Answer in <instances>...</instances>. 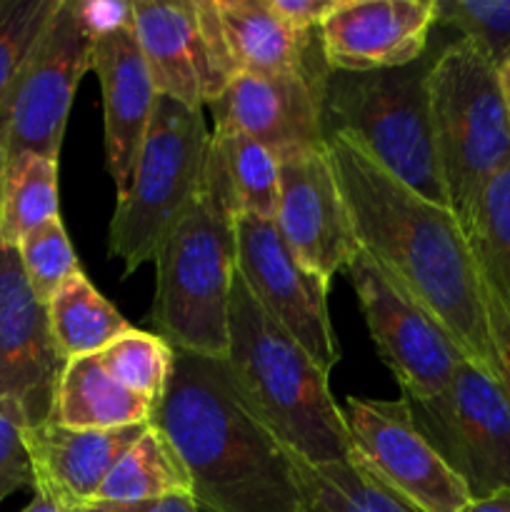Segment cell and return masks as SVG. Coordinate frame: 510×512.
<instances>
[{
  "label": "cell",
  "mask_w": 510,
  "mask_h": 512,
  "mask_svg": "<svg viewBox=\"0 0 510 512\" xmlns=\"http://www.w3.org/2000/svg\"><path fill=\"white\" fill-rule=\"evenodd\" d=\"M325 153L358 248L443 325L465 360L498 378L483 278L453 210L400 183L348 135H328Z\"/></svg>",
  "instance_id": "6da1fadb"
},
{
  "label": "cell",
  "mask_w": 510,
  "mask_h": 512,
  "mask_svg": "<svg viewBox=\"0 0 510 512\" xmlns=\"http://www.w3.org/2000/svg\"><path fill=\"white\" fill-rule=\"evenodd\" d=\"M150 425L183 460L200 510L298 512L293 455L243 403L223 360L175 350Z\"/></svg>",
  "instance_id": "7a4b0ae2"
},
{
  "label": "cell",
  "mask_w": 510,
  "mask_h": 512,
  "mask_svg": "<svg viewBox=\"0 0 510 512\" xmlns=\"http://www.w3.org/2000/svg\"><path fill=\"white\" fill-rule=\"evenodd\" d=\"M223 365L243 403L290 455L308 465L348 463L350 438L330 375L260 308L238 270Z\"/></svg>",
  "instance_id": "3957f363"
},
{
  "label": "cell",
  "mask_w": 510,
  "mask_h": 512,
  "mask_svg": "<svg viewBox=\"0 0 510 512\" xmlns=\"http://www.w3.org/2000/svg\"><path fill=\"white\" fill-rule=\"evenodd\" d=\"M240 210L225 165L210 138L203 185L155 253L150 320L175 350L223 360L235 278Z\"/></svg>",
  "instance_id": "277c9868"
},
{
  "label": "cell",
  "mask_w": 510,
  "mask_h": 512,
  "mask_svg": "<svg viewBox=\"0 0 510 512\" xmlns=\"http://www.w3.org/2000/svg\"><path fill=\"white\" fill-rule=\"evenodd\" d=\"M438 50L428 48L423 58L403 68L328 70L323 80V138L348 135L400 183L433 203L448 205L430 123L428 83Z\"/></svg>",
  "instance_id": "5b68a950"
},
{
  "label": "cell",
  "mask_w": 510,
  "mask_h": 512,
  "mask_svg": "<svg viewBox=\"0 0 510 512\" xmlns=\"http://www.w3.org/2000/svg\"><path fill=\"white\" fill-rule=\"evenodd\" d=\"M428 90L445 198L465 230L490 178L510 168V118L498 63L473 40L455 38L438 50Z\"/></svg>",
  "instance_id": "8992f818"
},
{
  "label": "cell",
  "mask_w": 510,
  "mask_h": 512,
  "mask_svg": "<svg viewBox=\"0 0 510 512\" xmlns=\"http://www.w3.org/2000/svg\"><path fill=\"white\" fill-rule=\"evenodd\" d=\"M208 150L203 108L158 95L135 170L110 220V258L123 260L125 278L155 258L165 235L190 208L203 185Z\"/></svg>",
  "instance_id": "52a82bcc"
},
{
  "label": "cell",
  "mask_w": 510,
  "mask_h": 512,
  "mask_svg": "<svg viewBox=\"0 0 510 512\" xmlns=\"http://www.w3.org/2000/svg\"><path fill=\"white\" fill-rule=\"evenodd\" d=\"M405 403L470 498L510 490V395L500 378L463 358L438 398Z\"/></svg>",
  "instance_id": "ba28073f"
},
{
  "label": "cell",
  "mask_w": 510,
  "mask_h": 512,
  "mask_svg": "<svg viewBox=\"0 0 510 512\" xmlns=\"http://www.w3.org/2000/svg\"><path fill=\"white\" fill-rule=\"evenodd\" d=\"M93 45L75 10V0H60L5 98L0 100V133L5 155H60L75 90L93 70Z\"/></svg>",
  "instance_id": "9c48e42d"
},
{
  "label": "cell",
  "mask_w": 510,
  "mask_h": 512,
  "mask_svg": "<svg viewBox=\"0 0 510 512\" xmlns=\"http://www.w3.org/2000/svg\"><path fill=\"white\" fill-rule=\"evenodd\" d=\"M343 423L350 460L423 512H463L473 503L463 480L415 425L410 405L348 395Z\"/></svg>",
  "instance_id": "30bf717a"
},
{
  "label": "cell",
  "mask_w": 510,
  "mask_h": 512,
  "mask_svg": "<svg viewBox=\"0 0 510 512\" xmlns=\"http://www.w3.org/2000/svg\"><path fill=\"white\" fill-rule=\"evenodd\" d=\"M380 360L408 400H433L453 380L463 353L443 325L403 293L363 250L345 268Z\"/></svg>",
  "instance_id": "8fae6325"
},
{
  "label": "cell",
  "mask_w": 510,
  "mask_h": 512,
  "mask_svg": "<svg viewBox=\"0 0 510 512\" xmlns=\"http://www.w3.org/2000/svg\"><path fill=\"white\" fill-rule=\"evenodd\" d=\"M235 270L260 308L330 375L340 360V345L328 313L330 283L305 268L285 245L275 220L240 215L235 225Z\"/></svg>",
  "instance_id": "7c38bea8"
},
{
  "label": "cell",
  "mask_w": 510,
  "mask_h": 512,
  "mask_svg": "<svg viewBox=\"0 0 510 512\" xmlns=\"http://www.w3.org/2000/svg\"><path fill=\"white\" fill-rule=\"evenodd\" d=\"M63 368L48 305L30 290L18 248L0 243V400L18 405L28 428L48 423Z\"/></svg>",
  "instance_id": "4fadbf2b"
},
{
  "label": "cell",
  "mask_w": 510,
  "mask_h": 512,
  "mask_svg": "<svg viewBox=\"0 0 510 512\" xmlns=\"http://www.w3.org/2000/svg\"><path fill=\"white\" fill-rule=\"evenodd\" d=\"M285 245L320 278L330 280L358 253L348 208L323 148L280 158V200L275 215Z\"/></svg>",
  "instance_id": "5bb4252c"
},
{
  "label": "cell",
  "mask_w": 510,
  "mask_h": 512,
  "mask_svg": "<svg viewBox=\"0 0 510 512\" xmlns=\"http://www.w3.org/2000/svg\"><path fill=\"white\" fill-rule=\"evenodd\" d=\"M438 0H338L318 28L330 70L373 73L423 58Z\"/></svg>",
  "instance_id": "9a60e30c"
},
{
  "label": "cell",
  "mask_w": 510,
  "mask_h": 512,
  "mask_svg": "<svg viewBox=\"0 0 510 512\" xmlns=\"http://www.w3.org/2000/svg\"><path fill=\"white\" fill-rule=\"evenodd\" d=\"M328 63L308 73L235 75L210 103L215 125L243 130L278 158L323 148V80Z\"/></svg>",
  "instance_id": "2e32d148"
},
{
  "label": "cell",
  "mask_w": 510,
  "mask_h": 512,
  "mask_svg": "<svg viewBox=\"0 0 510 512\" xmlns=\"http://www.w3.org/2000/svg\"><path fill=\"white\" fill-rule=\"evenodd\" d=\"M93 70L103 90L105 170L120 195L128 188L158 103L133 25L95 40Z\"/></svg>",
  "instance_id": "e0dca14e"
},
{
  "label": "cell",
  "mask_w": 510,
  "mask_h": 512,
  "mask_svg": "<svg viewBox=\"0 0 510 512\" xmlns=\"http://www.w3.org/2000/svg\"><path fill=\"white\" fill-rule=\"evenodd\" d=\"M133 30L158 95L190 108L220 98L225 88L210 63L195 0H135Z\"/></svg>",
  "instance_id": "ac0fdd59"
},
{
  "label": "cell",
  "mask_w": 510,
  "mask_h": 512,
  "mask_svg": "<svg viewBox=\"0 0 510 512\" xmlns=\"http://www.w3.org/2000/svg\"><path fill=\"white\" fill-rule=\"evenodd\" d=\"M150 423L115 430H75L48 420L25 428L33 490L68 510L95 503L105 475Z\"/></svg>",
  "instance_id": "d6986e66"
},
{
  "label": "cell",
  "mask_w": 510,
  "mask_h": 512,
  "mask_svg": "<svg viewBox=\"0 0 510 512\" xmlns=\"http://www.w3.org/2000/svg\"><path fill=\"white\" fill-rule=\"evenodd\" d=\"M225 45L238 75L308 73L325 63L318 33H298L270 0H215Z\"/></svg>",
  "instance_id": "ffe728a7"
},
{
  "label": "cell",
  "mask_w": 510,
  "mask_h": 512,
  "mask_svg": "<svg viewBox=\"0 0 510 512\" xmlns=\"http://www.w3.org/2000/svg\"><path fill=\"white\" fill-rule=\"evenodd\" d=\"M153 418V403L110 375L100 355L68 360L55 390L53 418L75 430H115Z\"/></svg>",
  "instance_id": "44dd1931"
},
{
  "label": "cell",
  "mask_w": 510,
  "mask_h": 512,
  "mask_svg": "<svg viewBox=\"0 0 510 512\" xmlns=\"http://www.w3.org/2000/svg\"><path fill=\"white\" fill-rule=\"evenodd\" d=\"M190 495V478L170 440L155 425L120 455L100 485L95 503L130 505Z\"/></svg>",
  "instance_id": "7402d4cb"
},
{
  "label": "cell",
  "mask_w": 510,
  "mask_h": 512,
  "mask_svg": "<svg viewBox=\"0 0 510 512\" xmlns=\"http://www.w3.org/2000/svg\"><path fill=\"white\" fill-rule=\"evenodd\" d=\"M50 333L63 360L100 355L113 340L133 330V325L78 273L48 303Z\"/></svg>",
  "instance_id": "603a6c76"
},
{
  "label": "cell",
  "mask_w": 510,
  "mask_h": 512,
  "mask_svg": "<svg viewBox=\"0 0 510 512\" xmlns=\"http://www.w3.org/2000/svg\"><path fill=\"white\" fill-rule=\"evenodd\" d=\"M298 512H423L358 463L308 465L293 455Z\"/></svg>",
  "instance_id": "cb8c5ba5"
},
{
  "label": "cell",
  "mask_w": 510,
  "mask_h": 512,
  "mask_svg": "<svg viewBox=\"0 0 510 512\" xmlns=\"http://www.w3.org/2000/svg\"><path fill=\"white\" fill-rule=\"evenodd\" d=\"M60 218L58 160L38 153L5 158L0 183V243L18 245L30 230Z\"/></svg>",
  "instance_id": "d4e9b609"
},
{
  "label": "cell",
  "mask_w": 510,
  "mask_h": 512,
  "mask_svg": "<svg viewBox=\"0 0 510 512\" xmlns=\"http://www.w3.org/2000/svg\"><path fill=\"white\" fill-rule=\"evenodd\" d=\"M225 165L240 215L275 220L280 200V158L243 130L215 125L210 133Z\"/></svg>",
  "instance_id": "484cf974"
},
{
  "label": "cell",
  "mask_w": 510,
  "mask_h": 512,
  "mask_svg": "<svg viewBox=\"0 0 510 512\" xmlns=\"http://www.w3.org/2000/svg\"><path fill=\"white\" fill-rule=\"evenodd\" d=\"M480 278L510 310V168L490 178L465 225Z\"/></svg>",
  "instance_id": "4316f807"
},
{
  "label": "cell",
  "mask_w": 510,
  "mask_h": 512,
  "mask_svg": "<svg viewBox=\"0 0 510 512\" xmlns=\"http://www.w3.org/2000/svg\"><path fill=\"white\" fill-rule=\"evenodd\" d=\"M175 350L160 335L128 330L100 353L105 368L120 385L133 390L140 398L150 400L153 408L163 398L173 370Z\"/></svg>",
  "instance_id": "83f0119b"
},
{
  "label": "cell",
  "mask_w": 510,
  "mask_h": 512,
  "mask_svg": "<svg viewBox=\"0 0 510 512\" xmlns=\"http://www.w3.org/2000/svg\"><path fill=\"white\" fill-rule=\"evenodd\" d=\"M15 248H18L30 290L43 305H48L70 278L83 273L60 218L30 230Z\"/></svg>",
  "instance_id": "f1b7e54d"
},
{
  "label": "cell",
  "mask_w": 510,
  "mask_h": 512,
  "mask_svg": "<svg viewBox=\"0 0 510 512\" xmlns=\"http://www.w3.org/2000/svg\"><path fill=\"white\" fill-rule=\"evenodd\" d=\"M60 0H0V100L33 53Z\"/></svg>",
  "instance_id": "f546056e"
},
{
  "label": "cell",
  "mask_w": 510,
  "mask_h": 512,
  "mask_svg": "<svg viewBox=\"0 0 510 512\" xmlns=\"http://www.w3.org/2000/svg\"><path fill=\"white\" fill-rule=\"evenodd\" d=\"M435 25L478 43L498 63L510 48V0H438Z\"/></svg>",
  "instance_id": "4dcf8cb0"
},
{
  "label": "cell",
  "mask_w": 510,
  "mask_h": 512,
  "mask_svg": "<svg viewBox=\"0 0 510 512\" xmlns=\"http://www.w3.org/2000/svg\"><path fill=\"white\" fill-rule=\"evenodd\" d=\"M25 418L10 400H0V503L23 488H33Z\"/></svg>",
  "instance_id": "1f68e13d"
},
{
  "label": "cell",
  "mask_w": 510,
  "mask_h": 512,
  "mask_svg": "<svg viewBox=\"0 0 510 512\" xmlns=\"http://www.w3.org/2000/svg\"><path fill=\"white\" fill-rule=\"evenodd\" d=\"M75 10L93 40L133 25V3L123 0H75Z\"/></svg>",
  "instance_id": "d6a6232c"
},
{
  "label": "cell",
  "mask_w": 510,
  "mask_h": 512,
  "mask_svg": "<svg viewBox=\"0 0 510 512\" xmlns=\"http://www.w3.org/2000/svg\"><path fill=\"white\" fill-rule=\"evenodd\" d=\"M485 290V310H488V325H490V338H493L495 360H498V378L505 385L510 395V310L505 308L503 300L495 295L483 283Z\"/></svg>",
  "instance_id": "836d02e7"
},
{
  "label": "cell",
  "mask_w": 510,
  "mask_h": 512,
  "mask_svg": "<svg viewBox=\"0 0 510 512\" xmlns=\"http://www.w3.org/2000/svg\"><path fill=\"white\" fill-rule=\"evenodd\" d=\"M338 0H270L275 13L298 33H318L325 15Z\"/></svg>",
  "instance_id": "e575fe53"
},
{
  "label": "cell",
  "mask_w": 510,
  "mask_h": 512,
  "mask_svg": "<svg viewBox=\"0 0 510 512\" xmlns=\"http://www.w3.org/2000/svg\"><path fill=\"white\" fill-rule=\"evenodd\" d=\"M73 512H200L193 495H170V498L148 500V503H130V505H108L93 503Z\"/></svg>",
  "instance_id": "d590c367"
},
{
  "label": "cell",
  "mask_w": 510,
  "mask_h": 512,
  "mask_svg": "<svg viewBox=\"0 0 510 512\" xmlns=\"http://www.w3.org/2000/svg\"><path fill=\"white\" fill-rule=\"evenodd\" d=\"M463 512H510V490H500L490 498L473 500Z\"/></svg>",
  "instance_id": "8d00e7d4"
},
{
  "label": "cell",
  "mask_w": 510,
  "mask_h": 512,
  "mask_svg": "<svg viewBox=\"0 0 510 512\" xmlns=\"http://www.w3.org/2000/svg\"><path fill=\"white\" fill-rule=\"evenodd\" d=\"M498 78H500V90H503V100L510 118V48L505 50L503 58L498 60Z\"/></svg>",
  "instance_id": "74e56055"
},
{
  "label": "cell",
  "mask_w": 510,
  "mask_h": 512,
  "mask_svg": "<svg viewBox=\"0 0 510 512\" xmlns=\"http://www.w3.org/2000/svg\"><path fill=\"white\" fill-rule=\"evenodd\" d=\"M23 512H73V510L63 508V505H58L55 500H50V498H45V495L35 493L33 503H30Z\"/></svg>",
  "instance_id": "f35d334b"
},
{
  "label": "cell",
  "mask_w": 510,
  "mask_h": 512,
  "mask_svg": "<svg viewBox=\"0 0 510 512\" xmlns=\"http://www.w3.org/2000/svg\"><path fill=\"white\" fill-rule=\"evenodd\" d=\"M5 158H8V155H5V138H3V133H0V183H3V168H5Z\"/></svg>",
  "instance_id": "ab89813d"
},
{
  "label": "cell",
  "mask_w": 510,
  "mask_h": 512,
  "mask_svg": "<svg viewBox=\"0 0 510 512\" xmlns=\"http://www.w3.org/2000/svg\"><path fill=\"white\" fill-rule=\"evenodd\" d=\"M200 512H208V510H200Z\"/></svg>",
  "instance_id": "60d3db41"
}]
</instances>
